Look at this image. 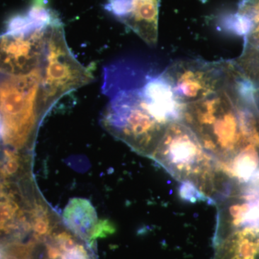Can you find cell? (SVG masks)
<instances>
[{
  "instance_id": "6da1fadb",
  "label": "cell",
  "mask_w": 259,
  "mask_h": 259,
  "mask_svg": "<svg viewBox=\"0 0 259 259\" xmlns=\"http://www.w3.org/2000/svg\"><path fill=\"white\" fill-rule=\"evenodd\" d=\"M255 93L253 83L240 71L228 88L184 105L181 121L214 159L228 163L250 146L259 148Z\"/></svg>"
},
{
  "instance_id": "7a4b0ae2",
  "label": "cell",
  "mask_w": 259,
  "mask_h": 259,
  "mask_svg": "<svg viewBox=\"0 0 259 259\" xmlns=\"http://www.w3.org/2000/svg\"><path fill=\"white\" fill-rule=\"evenodd\" d=\"M182 107L158 77L141 88L120 90L110 97L103 125L136 152L150 157L167 126L180 121Z\"/></svg>"
},
{
  "instance_id": "3957f363",
  "label": "cell",
  "mask_w": 259,
  "mask_h": 259,
  "mask_svg": "<svg viewBox=\"0 0 259 259\" xmlns=\"http://www.w3.org/2000/svg\"><path fill=\"white\" fill-rule=\"evenodd\" d=\"M149 158L180 183L193 184L214 204L221 180L218 162L183 122L175 121L167 126Z\"/></svg>"
},
{
  "instance_id": "277c9868",
  "label": "cell",
  "mask_w": 259,
  "mask_h": 259,
  "mask_svg": "<svg viewBox=\"0 0 259 259\" xmlns=\"http://www.w3.org/2000/svg\"><path fill=\"white\" fill-rule=\"evenodd\" d=\"M42 66L0 81L2 139L5 144L20 150L28 144L40 111Z\"/></svg>"
},
{
  "instance_id": "5b68a950",
  "label": "cell",
  "mask_w": 259,
  "mask_h": 259,
  "mask_svg": "<svg viewBox=\"0 0 259 259\" xmlns=\"http://www.w3.org/2000/svg\"><path fill=\"white\" fill-rule=\"evenodd\" d=\"M93 79L90 70L80 64L70 51L62 22L49 27L42 63L40 111L46 112L66 94Z\"/></svg>"
},
{
  "instance_id": "8992f818",
  "label": "cell",
  "mask_w": 259,
  "mask_h": 259,
  "mask_svg": "<svg viewBox=\"0 0 259 259\" xmlns=\"http://www.w3.org/2000/svg\"><path fill=\"white\" fill-rule=\"evenodd\" d=\"M239 72L234 61L187 59L172 63L160 76L184 106L228 88Z\"/></svg>"
},
{
  "instance_id": "52a82bcc",
  "label": "cell",
  "mask_w": 259,
  "mask_h": 259,
  "mask_svg": "<svg viewBox=\"0 0 259 259\" xmlns=\"http://www.w3.org/2000/svg\"><path fill=\"white\" fill-rule=\"evenodd\" d=\"M51 26L25 33L5 32L0 35V72L12 76L27 74L40 67L48 29Z\"/></svg>"
},
{
  "instance_id": "ba28073f",
  "label": "cell",
  "mask_w": 259,
  "mask_h": 259,
  "mask_svg": "<svg viewBox=\"0 0 259 259\" xmlns=\"http://www.w3.org/2000/svg\"><path fill=\"white\" fill-rule=\"evenodd\" d=\"M160 0H107L105 9L147 45L158 41Z\"/></svg>"
},
{
  "instance_id": "9c48e42d",
  "label": "cell",
  "mask_w": 259,
  "mask_h": 259,
  "mask_svg": "<svg viewBox=\"0 0 259 259\" xmlns=\"http://www.w3.org/2000/svg\"><path fill=\"white\" fill-rule=\"evenodd\" d=\"M212 259H259V227L243 226L213 241Z\"/></svg>"
},
{
  "instance_id": "30bf717a",
  "label": "cell",
  "mask_w": 259,
  "mask_h": 259,
  "mask_svg": "<svg viewBox=\"0 0 259 259\" xmlns=\"http://www.w3.org/2000/svg\"><path fill=\"white\" fill-rule=\"evenodd\" d=\"M64 220L70 231L81 239L90 242L97 224V218L95 209L89 201L71 199L65 209Z\"/></svg>"
},
{
  "instance_id": "8fae6325",
  "label": "cell",
  "mask_w": 259,
  "mask_h": 259,
  "mask_svg": "<svg viewBox=\"0 0 259 259\" xmlns=\"http://www.w3.org/2000/svg\"><path fill=\"white\" fill-rule=\"evenodd\" d=\"M233 29L244 36V47L259 51V0H243L233 16Z\"/></svg>"
},
{
  "instance_id": "7c38bea8",
  "label": "cell",
  "mask_w": 259,
  "mask_h": 259,
  "mask_svg": "<svg viewBox=\"0 0 259 259\" xmlns=\"http://www.w3.org/2000/svg\"><path fill=\"white\" fill-rule=\"evenodd\" d=\"M234 62L243 76L259 88V51L243 48L241 55Z\"/></svg>"
},
{
  "instance_id": "4fadbf2b",
  "label": "cell",
  "mask_w": 259,
  "mask_h": 259,
  "mask_svg": "<svg viewBox=\"0 0 259 259\" xmlns=\"http://www.w3.org/2000/svg\"><path fill=\"white\" fill-rule=\"evenodd\" d=\"M180 195L184 200L191 202H207L209 203V199L198 190L196 186L190 182H182L180 188Z\"/></svg>"
},
{
  "instance_id": "5bb4252c",
  "label": "cell",
  "mask_w": 259,
  "mask_h": 259,
  "mask_svg": "<svg viewBox=\"0 0 259 259\" xmlns=\"http://www.w3.org/2000/svg\"><path fill=\"white\" fill-rule=\"evenodd\" d=\"M255 102H256L257 110H258V120H259V88H255Z\"/></svg>"
},
{
  "instance_id": "9a60e30c",
  "label": "cell",
  "mask_w": 259,
  "mask_h": 259,
  "mask_svg": "<svg viewBox=\"0 0 259 259\" xmlns=\"http://www.w3.org/2000/svg\"><path fill=\"white\" fill-rule=\"evenodd\" d=\"M2 131H3V127H2L1 116H0V139H2Z\"/></svg>"
}]
</instances>
